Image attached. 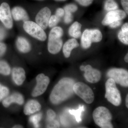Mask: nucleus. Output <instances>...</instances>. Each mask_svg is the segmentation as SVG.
Listing matches in <instances>:
<instances>
[{
    "label": "nucleus",
    "instance_id": "obj_1",
    "mask_svg": "<svg viewBox=\"0 0 128 128\" xmlns=\"http://www.w3.org/2000/svg\"><path fill=\"white\" fill-rule=\"evenodd\" d=\"M75 83V81L71 78L61 79L51 92L50 96L51 102L57 105L72 96L74 93L73 86Z\"/></svg>",
    "mask_w": 128,
    "mask_h": 128
},
{
    "label": "nucleus",
    "instance_id": "obj_2",
    "mask_svg": "<svg viewBox=\"0 0 128 128\" xmlns=\"http://www.w3.org/2000/svg\"><path fill=\"white\" fill-rule=\"evenodd\" d=\"M92 117L96 125L102 128H112L111 122L112 117L108 108L104 106L96 108L93 112Z\"/></svg>",
    "mask_w": 128,
    "mask_h": 128
},
{
    "label": "nucleus",
    "instance_id": "obj_3",
    "mask_svg": "<svg viewBox=\"0 0 128 128\" xmlns=\"http://www.w3.org/2000/svg\"><path fill=\"white\" fill-rule=\"evenodd\" d=\"M64 34L63 29L60 27H55L51 30L49 35L48 49L49 52L56 54L60 51L63 41L61 37Z\"/></svg>",
    "mask_w": 128,
    "mask_h": 128
},
{
    "label": "nucleus",
    "instance_id": "obj_4",
    "mask_svg": "<svg viewBox=\"0 0 128 128\" xmlns=\"http://www.w3.org/2000/svg\"><path fill=\"white\" fill-rule=\"evenodd\" d=\"M105 98L114 106H119L121 103V95L114 80L109 78L105 83Z\"/></svg>",
    "mask_w": 128,
    "mask_h": 128
},
{
    "label": "nucleus",
    "instance_id": "obj_5",
    "mask_svg": "<svg viewBox=\"0 0 128 128\" xmlns=\"http://www.w3.org/2000/svg\"><path fill=\"white\" fill-rule=\"evenodd\" d=\"M73 90L74 93L86 103L90 104L94 101V92L91 88L86 84L82 82H76L74 85Z\"/></svg>",
    "mask_w": 128,
    "mask_h": 128
},
{
    "label": "nucleus",
    "instance_id": "obj_6",
    "mask_svg": "<svg viewBox=\"0 0 128 128\" xmlns=\"http://www.w3.org/2000/svg\"><path fill=\"white\" fill-rule=\"evenodd\" d=\"M23 28L25 32L31 36L41 41L46 40L47 36L44 29L37 23L28 21L24 22Z\"/></svg>",
    "mask_w": 128,
    "mask_h": 128
},
{
    "label": "nucleus",
    "instance_id": "obj_7",
    "mask_svg": "<svg viewBox=\"0 0 128 128\" xmlns=\"http://www.w3.org/2000/svg\"><path fill=\"white\" fill-rule=\"evenodd\" d=\"M107 74L109 78H112L117 84L123 87H128V72L126 70L114 68L109 70Z\"/></svg>",
    "mask_w": 128,
    "mask_h": 128
},
{
    "label": "nucleus",
    "instance_id": "obj_8",
    "mask_svg": "<svg viewBox=\"0 0 128 128\" xmlns=\"http://www.w3.org/2000/svg\"><path fill=\"white\" fill-rule=\"evenodd\" d=\"M37 84L32 92V95L34 97L38 96L43 94L50 82L48 76L43 73L39 74L36 77Z\"/></svg>",
    "mask_w": 128,
    "mask_h": 128
},
{
    "label": "nucleus",
    "instance_id": "obj_9",
    "mask_svg": "<svg viewBox=\"0 0 128 128\" xmlns=\"http://www.w3.org/2000/svg\"><path fill=\"white\" fill-rule=\"evenodd\" d=\"M0 20L8 28H11L13 26L10 6L6 2H4L0 6Z\"/></svg>",
    "mask_w": 128,
    "mask_h": 128
},
{
    "label": "nucleus",
    "instance_id": "obj_10",
    "mask_svg": "<svg viewBox=\"0 0 128 128\" xmlns=\"http://www.w3.org/2000/svg\"><path fill=\"white\" fill-rule=\"evenodd\" d=\"M126 13L120 10H116L108 12L106 14L102 24L104 25H108L114 21L121 20L125 18Z\"/></svg>",
    "mask_w": 128,
    "mask_h": 128
},
{
    "label": "nucleus",
    "instance_id": "obj_11",
    "mask_svg": "<svg viewBox=\"0 0 128 128\" xmlns=\"http://www.w3.org/2000/svg\"><path fill=\"white\" fill-rule=\"evenodd\" d=\"M51 15V11L48 7L44 8L41 9L37 14L36 21L38 24L43 29L48 27L49 20Z\"/></svg>",
    "mask_w": 128,
    "mask_h": 128
},
{
    "label": "nucleus",
    "instance_id": "obj_12",
    "mask_svg": "<svg viewBox=\"0 0 128 128\" xmlns=\"http://www.w3.org/2000/svg\"><path fill=\"white\" fill-rule=\"evenodd\" d=\"M84 76L88 82L92 83L98 82L101 78L100 72L97 69L93 68L90 65L85 66L84 71Z\"/></svg>",
    "mask_w": 128,
    "mask_h": 128
},
{
    "label": "nucleus",
    "instance_id": "obj_13",
    "mask_svg": "<svg viewBox=\"0 0 128 128\" xmlns=\"http://www.w3.org/2000/svg\"><path fill=\"white\" fill-rule=\"evenodd\" d=\"M24 102V98L22 95L19 93H14L7 97L2 101V105L5 108H8L12 104L16 103L22 105Z\"/></svg>",
    "mask_w": 128,
    "mask_h": 128
},
{
    "label": "nucleus",
    "instance_id": "obj_14",
    "mask_svg": "<svg viewBox=\"0 0 128 128\" xmlns=\"http://www.w3.org/2000/svg\"><path fill=\"white\" fill-rule=\"evenodd\" d=\"M12 77L16 84L19 86L22 84L26 79L24 69L21 67L14 68L12 70Z\"/></svg>",
    "mask_w": 128,
    "mask_h": 128
},
{
    "label": "nucleus",
    "instance_id": "obj_15",
    "mask_svg": "<svg viewBox=\"0 0 128 128\" xmlns=\"http://www.w3.org/2000/svg\"><path fill=\"white\" fill-rule=\"evenodd\" d=\"M41 108V105L38 102L35 100H31L25 105L24 112L26 115H30L39 112Z\"/></svg>",
    "mask_w": 128,
    "mask_h": 128
},
{
    "label": "nucleus",
    "instance_id": "obj_16",
    "mask_svg": "<svg viewBox=\"0 0 128 128\" xmlns=\"http://www.w3.org/2000/svg\"><path fill=\"white\" fill-rule=\"evenodd\" d=\"M12 14L16 21L22 20L24 22L28 21L29 18L25 9L19 6L14 7L12 10Z\"/></svg>",
    "mask_w": 128,
    "mask_h": 128
},
{
    "label": "nucleus",
    "instance_id": "obj_17",
    "mask_svg": "<svg viewBox=\"0 0 128 128\" xmlns=\"http://www.w3.org/2000/svg\"><path fill=\"white\" fill-rule=\"evenodd\" d=\"M78 42L75 38L69 40L64 44L63 47V53L65 57L69 58L70 56L72 51L74 48L79 47Z\"/></svg>",
    "mask_w": 128,
    "mask_h": 128
},
{
    "label": "nucleus",
    "instance_id": "obj_18",
    "mask_svg": "<svg viewBox=\"0 0 128 128\" xmlns=\"http://www.w3.org/2000/svg\"><path fill=\"white\" fill-rule=\"evenodd\" d=\"M16 45L18 50L22 53H28L31 50L30 43L23 37H18L16 41Z\"/></svg>",
    "mask_w": 128,
    "mask_h": 128
},
{
    "label": "nucleus",
    "instance_id": "obj_19",
    "mask_svg": "<svg viewBox=\"0 0 128 128\" xmlns=\"http://www.w3.org/2000/svg\"><path fill=\"white\" fill-rule=\"evenodd\" d=\"M92 42L90 30L86 29L83 32L81 38L82 46L84 49L88 48L91 46Z\"/></svg>",
    "mask_w": 128,
    "mask_h": 128
},
{
    "label": "nucleus",
    "instance_id": "obj_20",
    "mask_svg": "<svg viewBox=\"0 0 128 128\" xmlns=\"http://www.w3.org/2000/svg\"><path fill=\"white\" fill-rule=\"evenodd\" d=\"M81 28L82 25L80 24L78 22H75L70 28L69 30V34L73 38H78L80 36L81 34Z\"/></svg>",
    "mask_w": 128,
    "mask_h": 128
},
{
    "label": "nucleus",
    "instance_id": "obj_21",
    "mask_svg": "<svg viewBox=\"0 0 128 128\" xmlns=\"http://www.w3.org/2000/svg\"><path fill=\"white\" fill-rule=\"evenodd\" d=\"M85 111V107L84 105H80L79 108L76 110H70L69 112L70 114L74 115L76 120L78 123H80L82 121V114Z\"/></svg>",
    "mask_w": 128,
    "mask_h": 128
},
{
    "label": "nucleus",
    "instance_id": "obj_22",
    "mask_svg": "<svg viewBox=\"0 0 128 128\" xmlns=\"http://www.w3.org/2000/svg\"><path fill=\"white\" fill-rule=\"evenodd\" d=\"M92 40V42H98L102 39V32L98 29L90 30Z\"/></svg>",
    "mask_w": 128,
    "mask_h": 128
},
{
    "label": "nucleus",
    "instance_id": "obj_23",
    "mask_svg": "<svg viewBox=\"0 0 128 128\" xmlns=\"http://www.w3.org/2000/svg\"><path fill=\"white\" fill-rule=\"evenodd\" d=\"M11 72V68L8 64L3 60H0V74L8 76Z\"/></svg>",
    "mask_w": 128,
    "mask_h": 128
},
{
    "label": "nucleus",
    "instance_id": "obj_24",
    "mask_svg": "<svg viewBox=\"0 0 128 128\" xmlns=\"http://www.w3.org/2000/svg\"><path fill=\"white\" fill-rule=\"evenodd\" d=\"M118 6L114 0H106L104 5V9L107 11L117 10Z\"/></svg>",
    "mask_w": 128,
    "mask_h": 128
},
{
    "label": "nucleus",
    "instance_id": "obj_25",
    "mask_svg": "<svg viewBox=\"0 0 128 128\" xmlns=\"http://www.w3.org/2000/svg\"><path fill=\"white\" fill-rule=\"evenodd\" d=\"M118 39L123 43L128 45V32H123L120 31L118 34Z\"/></svg>",
    "mask_w": 128,
    "mask_h": 128
},
{
    "label": "nucleus",
    "instance_id": "obj_26",
    "mask_svg": "<svg viewBox=\"0 0 128 128\" xmlns=\"http://www.w3.org/2000/svg\"><path fill=\"white\" fill-rule=\"evenodd\" d=\"M9 92V89L0 84V102L7 96Z\"/></svg>",
    "mask_w": 128,
    "mask_h": 128
},
{
    "label": "nucleus",
    "instance_id": "obj_27",
    "mask_svg": "<svg viewBox=\"0 0 128 128\" xmlns=\"http://www.w3.org/2000/svg\"><path fill=\"white\" fill-rule=\"evenodd\" d=\"M60 20V18L56 15L51 16L50 18L48 25L50 28H52L57 25Z\"/></svg>",
    "mask_w": 128,
    "mask_h": 128
},
{
    "label": "nucleus",
    "instance_id": "obj_28",
    "mask_svg": "<svg viewBox=\"0 0 128 128\" xmlns=\"http://www.w3.org/2000/svg\"><path fill=\"white\" fill-rule=\"evenodd\" d=\"M78 7L77 6L74 4H69L66 6L64 8L65 12H69L70 13L75 12L77 10Z\"/></svg>",
    "mask_w": 128,
    "mask_h": 128
},
{
    "label": "nucleus",
    "instance_id": "obj_29",
    "mask_svg": "<svg viewBox=\"0 0 128 128\" xmlns=\"http://www.w3.org/2000/svg\"><path fill=\"white\" fill-rule=\"evenodd\" d=\"M73 20V16L72 13L69 12H65L64 20L66 24L70 23Z\"/></svg>",
    "mask_w": 128,
    "mask_h": 128
},
{
    "label": "nucleus",
    "instance_id": "obj_30",
    "mask_svg": "<svg viewBox=\"0 0 128 128\" xmlns=\"http://www.w3.org/2000/svg\"><path fill=\"white\" fill-rule=\"evenodd\" d=\"M80 5L83 6H88L92 3L93 0H76Z\"/></svg>",
    "mask_w": 128,
    "mask_h": 128
},
{
    "label": "nucleus",
    "instance_id": "obj_31",
    "mask_svg": "<svg viewBox=\"0 0 128 128\" xmlns=\"http://www.w3.org/2000/svg\"><path fill=\"white\" fill-rule=\"evenodd\" d=\"M47 115H48V119L49 121L54 120L56 116V114L55 112L51 109H49L47 112Z\"/></svg>",
    "mask_w": 128,
    "mask_h": 128
},
{
    "label": "nucleus",
    "instance_id": "obj_32",
    "mask_svg": "<svg viewBox=\"0 0 128 128\" xmlns=\"http://www.w3.org/2000/svg\"><path fill=\"white\" fill-rule=\"evenodd\" d=\"M48 124V128H59L60 127V124L56 120H52L49 121Z\"/></svg>",
    "mask_w": 128,
    "mask_h": 128
},
{
    "label": "nucleus",
    "instance_id": "obj_33",
    "mask_svg": "<svg viewBox=\"0 0 128 128\" xmlns=\"http://www.w3.org/2000/svg\"><path fill=\"white\" fill-rule=\"evenodd\" d=\"M6 47L4 44L0 42V57L2 56L6 52Z\"/></svg>",
    "mask_w": 128,
    "mask_h": 128
},
{
    "label": "nucleus",
    "instance_id": "obj_34",
    "mask_svg": "<svg viewBox=\"0 0 128 128\" xmlns=\"http://www.w3.org/2000/svg\"><path fill=\"white\" fill-rule=\"evenodd\" d=\"M121 4L125 12L128 14V0H121Z\"/></svg>",
    "mask_w": 128,
    "mask_h": 128
},
{
    "label": "nucleus",
    "instance_id": "obj_35",
    "mask_svg": "<svg viewBox=\"0 0 128 128\" xmlns=\"http://www.w3.org/2000/svg\"><path fill=\"white\" fill-rule=\"evenodd\" d=\"M121 23H122L121 20L116 21L113 22L109 24V25L110 27L112 28H114L119 26L121 25Z\"/></svg>",
    "mask_w": 128,
    "mask_h": 128
},
{
    "label": "nucleus",
    "instance_id": "obj_36",
    "mask_svg": "<svg viewBox=\"0 0 128 128\" xmlns=\"http://www.w3.org/2000/svg\"><path fill=\"white\" fill-rule=\"evenodd\" d=\"M64 9L62 8H58L56 10V16H57L58 17L60 18L64 16Z\"/></svg>",
    "mask_w": 128,
    "mask_h": 128
},
{
    "label": "nucleus",
    "instance_id": "obj_37",
    "mask_svg": "<svg viewBox=\"0 0 128 128\" xmlns=\"http://www.w3.org/2000/svg\"><path fill=\"white\" fill-rule=\"evenodd\" d=\"M6 35L4 30L1 28H0V40H2L4 38Z\"/></svg>",
    "mask_w": 128,
    "mask_h": 128
},
{
    "label": "nucleus",
    "instance_id": "obj_38",
    "mask_svg": "<svg viewBox=\"0 0 128 128\" xmlns=\"http://www.w3.org/2000/svg\"><path fill=\"white\" fill-rule=\"evenodd\" d=\"M121 31L123 32H128V23H126L124 24L122 27Z\"/></svg>",
    "mask_w": 128,
    "mask_h": 128
},
{
    "label": "nucleus",
    "instance_id": "obj_39",
    "mask_svg": "<svg viewBox=\"0 0 128 128\" xmlns=\"http://www.w3.org/2000/svg\"><path fill=\"white\" fill-rule=\"evenodd\" d=\"M126 105L127 108H128V95L127 94L126 96Z\"/></svg>",
    "mask_w": 128,
    "mask_h": 128
},
{
    "label": "nucleus",
    "instance_id": "obj_40",
    "mask_svg": "<svg viewBox=\"0 0 128 128\" xmlns=\"http://www.w3.org/2000/svg\"><path fill=\"white\" fill-rule=\"evenodd\" d=\"M124 60H125V62H127V63H128V54H126V55L125 56V57H124Z\"/></svg>",
    "mask_w": 128,
    "mask_h": 128
},
{
    "label": "nucleus",
    "instance_id": "obj_41",
    "mask_svg": "<svg viewBox=\"0 0 128 128\" xmlns=\"http://www.w3.org/2000/svg\"><path fill=\"white\" fill-rule=\"evenodd\" d=\"M85 66H80V69L82 71H84V70L85 69Z\"/></svg>",
    "mask_w": 128,
    "mask_h": 128
},
{
    "label": "nucleus",
    "instance_id": "obj_42",
    "mask_svg": "<svg viewBox=\"0 0 128 128\" xmlns=\"http://www.w3.org/2000/svg\"><path fill=\"white\" fill-rule=\"evenodd\" d=\"M13 128H23L22 126H20V125H18L14 126Z\"/></svg>",
    "mask_w": 128,
    "mask_h": 128
},
{
    "label": "nucleus",
    "instance_id": "obj_43",
    "mask_svg": "<svg viewBox=\"0 0 128 128\" xmlns=\"http://www.w3.org/2000/svg\"><path fill=\"white\" fill-rule=\"evenodd\" d=\"M56 1H64L66 0H55Z\"/></svg>",
    "mask_w": 128,
    "mask_h": 128
},
{
    "label": "nucleus",
    "instance_id": "obj_44",
    "mask_svg": "<svg viewBox=\"0 0 128 128\" xmlns=\"http://www.w3.org/2000/svg\"></svg>",
    "mask_w": 128,
    "mask_h": 128
}]
</instances>
